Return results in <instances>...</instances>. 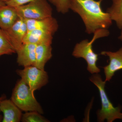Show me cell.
Returning <instances> with one entry per match:
<instances>
[{"label":"cell","instance_id":"6da1fadb","mask_svg":"<svg viewBox=\"0 0 122 122\" xmlns=\"http://www.w3.org/2000/svg\"><path fill=\"white\" fill-rule=\"evenodd\" d=\"M103 0H70V9L81 16L86 33H93L99 29H107L112 24L109 14L103 11Z\"/></svg>","mask_w":122,"mask_h":122},{"label":"cell","instance_id":"7a4b0ae2","mask_svg":"<svg viewBox=\"0 0 122 122\" xmlns=\"http://www.w3.org/2000/svg\"><path fill=\"white\" fill-rule=\"evenodd\" d=\"M109 34L107 29H99L94 33L93 37L91 41L85 39L76 44L75 46L72 55L76 58H82L85 59L87 64V71L92 74L98 73L100 71L96 65L98 55L93 50V43L96 39L107 36Z\"/></svg>","mask_w":122,"mask_h":122},{"label":"cell","instance_id":"3957f363","mask_svg":"<svg viewBox=\"0 0 122 122\" xmlns=\"http://www.w3.org/2000/svg\"><path fill=\"white\" fill-rule=\"evenodd\" d=\"M90 80L97 86L101 99L102 108L97 112L98 122H112L117 119H122V107H114L109 99L105 90L106 82L103 81L101 75L94 74L90 77Z\"/></svg>","mask_w":122,"mask_h":122},{"label":"cell","instance_id":"277c9868","mask_svg":"<svg viewBox=\"0 0 122 122\" xmlns=\"http://www.w3.org/2000/svg\"><path fill=\"white\" fill-rule=\"evenodd\" d=\"M11 99L21 111H35L41 114L44 112L34 95V92L21 79L17 81L11 95Z\"/></svg>","mask_w":122,"mask_h":122},{"label":"cell","instance_id":"5b68a950","mask_svg":"<svg viewBox=\"0 0 122 122\" xmlns=\"http://www.w3.org/2000/svg\"><path fill=\"white\" fill-rule=\"evenodd\" d=\"M15 8L19 17L25 19L41 20L52 15V8L47 0H34Z\"/></svg>","mask_w":122,"mask_h":122},{"label":"cell","instance_id":"8992f818","mask_svg":"<svg viewBox=\"0 0 122 122\" xmlns=\"http://www.w3.org/2000/svg\"><path fill=\"white\" fill-rule=\"evenodd\" d=\"M16 72L33 92L41 89L49 82L47 72L34 66H26L22 70H17Z\"/></svg>","mask_w":122,"mask_h":122},{"label":"cell","instance_id":"52a82bcc","mask_svg":"<svg viewBox=\"0 0 122 122\" xmlns=\"http://www.w3.org/2000/svg\"><path fill=\"white\" fill-rule=\"evenodd\" d=\"M4 30L16 52L23 44L28 31L24 18L19 17L11 27Z\"/></svg>","mask_w":122,"mask_h":122},{"label":"cell","instance_id":"ba28073f","mask_svg":"<svg viewBox=\"0 0 122 122\" xmlns=\"http://www.w3.org/2000/svg\"><path fill=\"white\" fill-rule=\"evenodd\" d=\"M100 54L107 56L109 58V64L103 67L106 77L105 81H109L116 72L122 70V47L115 52L102 51Z\"/></svg>","mask_w":122,"mask_h":122},{"label":"cell","instance_id":"9c48e42d","mask_svg":"<svg viewBox=\"0 0 122 122\" xmlns=\"http://www.w3.org/2000/svg\"><path fill=\"white\" fill-rule=\"evenodd\" d=\"M28 30H39L51 33L53 35L57 32L58 24L52 16L41 20L24 19Z\"/></svg>","mask_w":122,"mask_h":122},{"label":"cell","instance_id":"30bf717a","mask_svg":"<svg viewBox=\"0 0 122 122\" xmlns=\"http://www.w3.org/2000/svg\"><path fill=\"white\" fill-rule=\"evenodd\" d=\"M0 109L4 116L2 122H19L21 121V111L11 100L5 99L0 102Z\"/></svg>","mask_w":122,"mask_h":122},{"label":"cell","instance_id":"8fae6325","mask_svg":"<svg viewBox=\"0 0 122 122\" xmlns=\"http://www.w3.org/2000/svg\"><path fill=\"white\" fill-rule=\"evenodd\" d=\"M37 45L23 44L16 52L17 54V62L18 65L24 67L34 66L35 62V51Z\"/></svg>","mask_w":122,"mask_h":122},{"label":"cell","instance_id":"7c38bea8","mask_svg":"<svg viewBox=\"0 0 122 122\" xmlns=\"http://www.w3.org/2000/svg\"><path fill=\"white\" fill-rule=\"evenodd\" d=\"M53 35L51 33L39 30H28L24 38L23 44H52Z\"/></svg>","mask_w":122,"mask_h":122},{"label":"cell","instance_id":"4fadbf2b","mask_svg":"<svg viewBox=\"0 0 122 122\" xmlns=\"http://www.w3.org/2000/svg\"><path fill=\"white\" fill-rule=\"evenodd\" d=\"M19 17L14 7L7 5L0 7V28L3 30L11 27Z\"/></svg>","mask_w":122,"mask_h":122},{"label":"cell","instance_id":"5bb4252c","mask_svg":"<svg viewBox=\"0 0 122 122\" xmlns=\"http://www.w3.org/2000/svg\"><path fill=\"white\" fill-rule=\"evenodd\" d=\"M52 44H43L37 45L35 51V62L34 66L44 70L46 63L52 56Z\"/></svg>","mask_w":122,"mask_h":122},{"label":"cell","instance_id":"9a60e30c","mask_svg":"<svg viewBox=\"0 0 122 122\" xmlns=\"http://www.w3.org/2000/svg\"><path fill=\"white\" fill-rule=\"evenodd\" d=\"M109 14L112 20L114 21L119 28H122V0H113V4L107 9V12Z\"/></svg>","mask_w":122,"mask_h":122},{"label":"cell","instance_id":"2e32d148","mask_svg":"<svg viewBox=\"0 0 122 122\" xmlns=\"http://www.w3.org/2000/svg\"><path fill=\"white\" fill-rule=\"evenodd\" d=\"M16 53V51L4 30L0 28V57L11 55Z\"/></svg>","mask_w":122,"mask_h":122},{"label":"cell","instance_id":"e0dca14e","mask_svg":"<svg viewBox=\"0 0 122 122\" xmlns=\"http://www.w3.org/2000/svg\"><path fill=\"white\" fill-rule=\"evenodd\" d=\"M36 112H28L22 114L21 121L23 122H48L49 120Z\"/></svg>","mask_w":122,"mask_h":122},{"label":"cell","instance_id":"ac0fdd59","mask_svg":"<svg viewBox=\"0 0 122 122\" xmlns=\"http://www.w3.org/2000/svg\"><path fill=\"white\" fill-rule=\"evenodd\" d=\"M56 7L58 12L65 14L70 9V0H48Z\"/></svg>","mask_w":122,"mask_h":122},{"label":"cell","instance_id":"d6986e66","mask_svg":"<svg viewBox=\"0 0 122 122\" xmlns=\"http://www.w3.org/2000/svg\"><path fill=\"white\" fill-rule=\"evenodd\" d=\"M33 0H10L5 2V4L7 5L16 8L26 4Z\"/></svg>","mask_w":122,"mask_h":122},{"label":"cell","instance_id":"ffe728a7","mask_svg":"<svg viewBox=\"0 0 122 122\" xmlns=\"http://www.w3.org/2000/svg\"><path fill=\"white\" fill-rule=\"evenodd\" d=\"M6 98V96L5 95L3 94L2 96L0 97V102L2 101V100H4Z\"/></svg>","mask_w":122,"mask_h":122},{"label":"cell","instance_id":"44dd1931","mask_svg":"<svg viewBox=\"0 0 122 122\" xmlns=\"http://www.w3.org/2000/svg\"><path fill=\"white\" fill-rule=\"evenodd\" d=\"M6 5V4H5V2H3L2 1L0 0V7L4 6V5Z\"/></svg>","mask_w":122,"mask_h":122},{"label":"cell","instance_id":"7402d4cb","mask_svg":"<svg viewBox=\"0 0 122 122\" xmlns=\"http://www.w3.org/2000/svg\"><path fill=\"white\" fill-rule=\"evenodd\" d=\"M121 29H122V32H121V34H120V36L119 37V38L122 41V28Z\"/></svg>","mask_w":122,"mask_h":122},{"label":"cell","instance_id":"603a6c76","mask_svg":"<svg viewBox=\"0 0 122 122\" xmlns=\"http://www.w3.org/2000/svg\"><path fill=\"white\" fill-rule=\"evenodd\" d=\"M0 109V112H1ZM2 116H1V115H0V122H2Z\"/></svg>","mask_w":122,"mask_h":122},{"label":"cell","instance_id":"cb8c5ba5","mask_svg":"<svg viewBox=\"0 0 122 122\" xmlns=\"http://www.w3.org/2000/svg\"><path fill=\"white\" fill-rule=\"evenodd\" d=\"M1 0L2 1H3V2H4L5 3V2L9 1L10 0Z\"/></svg>","mask_w":122,"mask_h":122}]
</instances>
